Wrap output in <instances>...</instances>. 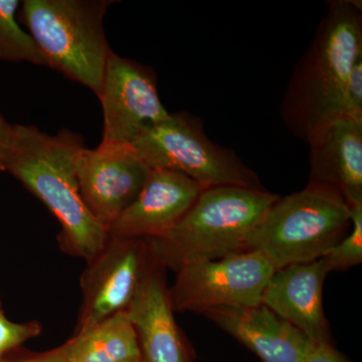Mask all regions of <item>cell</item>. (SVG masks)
Returning <instances> with one entry per match:
<instances>
[{"label": "cell", "instance_id": "obj_1", "mask_svg": "<svg viewBox=\"0 0 362 362\" xmlns=\"http://www.w3.org/2000/svg\"><path fill=\"white\" fill-rule=\"evenodd\" d=\"M298 62L280 106L293 135L308 144L331 122L346 115L352 68L362 57L361 2L335 0Z\"/></svg>", "mask_w": 362, "mask_h": 362}, {"label": "cell", "instance_id": "obj_2", "mask_svg": "<svg viewBox=\"0 0 362 362\" xmlns=\"http://www.w3.org/2000/svg\"><path fill=\"white\" fill-rule=\"evenodd\" d=\"M83 147V138L70 130L49 135L35 126L13 125L6 171L61 223L58 242L62 251L88 262L103 249L109 235L81 195L76 159Z\"/></svg>", "mask_w": 362, "mask_h": 362}, {"label": "cell", "instance_id": "obj_3", "mask_svg": "<svg viewBox=\"0 0 362 362\" xmlns=\"http://www.w3.org/2000/svg\"><path fill=\"white\" fill-rule=\"evenodd\" d=\"M279 197L266 189L235 185L202 190L166 237L147 240L152 258L177 272L189 264L245 252L250 233Z\"/></svg>", "mask_w": 362, "mask_h": 362}, {"label": "cell", "instance_id": "obj_4", "mask_svg": "<svg viewBox=\"0 0 362 362\" xmlns=\"http://www.w3.org/2000/svg\"><path fill=\"white\" fill-rule=\"evenodd\" d=\"M351 226V207L327 187L309 183L279 197L252 230L245 251L258 252L276 270L325 257Z\"/></svg>", "mask_w": 362, "mask_h": 362}, {"label": "cell", "instance_id": "obj_5", "mask_svg": "<svg viewBox=\"0 0 362 362\" xmlns=\"http://www.w3.org/2000/svg\"><path fill=\"white\" fill-rule=\"evenodd\" d=\"M109 0H25L21 20L45 66L80 83L99 97L111 49L103 21Z\"/></svg>", "mask_w": 362, "mask_h": 362}, {"label": "cell", "instance_id": "obj_6", "mask_svg": "<svg viewBox=\"0 0 362 362\" xmlns=\"http://www.w3.org/2000/svg\"><path fill=\"white\" fill-rule=\"evenodd\" d=\"M131 145L150 168L181 173L204 190L225 185L265 189L256 173L233 150L211 141L199 119L189 114H170L146 126Z\"/></svg>", "mask_w": 362, "mask_h": 362}, {"label": "cell", "instance_id": "obj_7", "mask_svg": "<svg viewBox=\"0 0 362 362\" xmlns=\"http://www.w3.org/2000/svg\"><path fill=\"white\" fill-rule=\"evenodd\" d=\"M275 269L255 251L197 262L176 272L168 288L173 311L197 312L247 308L262 304V296Z\"/></svg>", "mask_w": 362, "mask_h": 362}, {"label": "cell", "instance_id": "obj_8", "mask_svg": "<svg viewBox=\"0 0 362 362\" xmlns=\"http://www.w3.org/2000/svg\"><path fill=\"white\" fill-rule=\"evenodd\" d=\"M151 262L148 240L109 237L81 278L83 301L75 332L125 311Z\"/></svg>", "mask_w": 362, "mask_h": 362}, {"label": "cell", "instance_id": "obj_9", "mask_svg": "<svg viewBox=\"0 0 362 362\" xmlns=\"http://www.w3.org/2000/svg\"><path fill=\"white\" fill-rule=\"evenodd\" d=\"M150 170L126 143L102 141L95 149L83 147L76 159L83 201L107 230L141 192Z\"/></svg>", "mask_w": 362, "mask_h": 362}, {"label": "cell", "instance_id": "obj_10", "mask_svg": "<svg viewBox=\"0 0 362 362\" xmlns=\"http://www.w3.org/2000/svg\"><path fill=\"white\" fill-rule=\"evenodd\" d=\"M99 99L104 112L102 141L132 144L143 128L170 116L159 98L154 71L113 52L105 66Z\"/></svg>", "mask_w": 362, "mask_h": 362}, {"label": "cell", "instance_id": "obj_11", "mask_svg": "<svg viewBox=\"0 0 362 362\" xmlns=\"http://www.w3.org/2000/svg\"><path fill=\"white\" fill-rule=\"evenodd\" d=\"M204 188L187 176L153 168L141 192L108 228L109 237L156 240L166 237Z\"/></svg>", "mask_w": 362, "mask_h": 362}, {"label": "cell", "instance_id": "obj_12", "mask_svg": "<svg viewBox=\"0 0 362 362\" xmlns=\"http://www.w3.org/2000/svg\"><path fill=\"white\" fill-rule=\"evenodd\" d=\"M164 270L152 258L125 312L134 328L142 362H194L192 349L175 321Z\"/></svg>", "mask_w": 362, "mask_h": 362}, {"label": "cell", "instance_id": "obj_13", "mask_svg": "<svg viewBox=\"0 0 362 362\" xmlns=\"http://www.w3.org/2000/svg\"><path fill=\"white\" fill-rule=\"evenodd\" d=\"M329 272L325 257L279 269L267 284L261 303L316 344L330 343L322 304L324 281Z\"/></svg>", "mask_w": 362, "mask_h": 362}, {"label": "cell", "instance_id": "obj_14", "mask_svg": "<svg viewBox=\"0 0 362 362\" xmlns=\"http://www.w3.org/2000/svg\"><path fill=\"white\" fill-rule=\"evenodd\" d=\"M308 145L309 183L335 190L350 206L362 204V119L340 117Z\"/></svg>", "mask_w": 362, "mask_h": 362}, {"label": "cell", "instance_id": "obj_15", "mask_svg": "<svg viewBox=\"0 0 362 362\" xmlns=\"http://www.w3.org/2000/svg\"><path fill=\"white\" fill-rule=\"evenodd\" d=\"M204 315L263 362H302L316 344L263 304L214 309Z\"/></svg>", "mask_w": 362, "mask_h": 362}, {"label": "cell", "instance_id": "obj_16", "mask_svg": "<svg viewBox=\"0 0 362 362\" xmlns=\"http://www.w3.org/2000/svg\"><path fill=\"white\" fill-rule=\"evenodd\" d=\"M63 345L68 362L141 359L134 328L125 311L75 332Z\"/></svg>", "mask_w": 362, "mask_h": 362}, {"label": "cell", "instance_id": "obj_17", "mask_svg": "<svg viewBox=\"0 0 362 362\" xmlns=\"http://www.w3.org/2000/svg\"><path fill=\"white\" fill-rule=\"evenodd\" d=\"M18 0H0V61L45 66L39 47L16 21Z\"/></svg>", "mask_w": 362, "mask_h": 362}, {"label": "cell", "instance_id": "obj_18", "mask_svg": "<svg viewBox=\"0 0 362 362\" xmlns=\"http://www.w3.org/2000/svg\"><path fill=\"white\" fill-rule=\"evenodd\" d=\"M351 207V232L328 252L331 271H344L362 262V204Z\"/></svg>", "mask_w": 362, "mask_h": 362}, {"label": "cell", "instance_id": "obj_19", "mask_svg": "<svg viewBox=\"0 0 362 362\" xmlns=\"http://www.w3.org/2000/svg\"><path fill=\"white\" fill-rule=\"evenodd\" d=\"M42 325L37 321L16 323L9 320L0 299V357L21 349L28 340L39 337Z\"/></svg>", "mask_w": 362, "mask_h": 362}, {"label": "cell", "instance_id": "obj_20", "mask_svg": "<svg viewBox=\"0 0 362 362\" xmlns=\"http://www.w3.org/2000/svg\"><path fill=\"white\" fill-rule=\"evenodd\" d=\"M346 115L362 119V57L354 64L347 84Z\"/></svg>", "mask_w": 362, "mask_h": 362}, {"label": "cell", "instance_id": "obj_21", "mask_svg": "<svg viewBox=\"0 0 362 362\" xmlns=\"http://www.w3.org/2000/svg\"><path fill=\"white\" fill-rule=\"evenodd\" d=\"M0 362H68L64 345L45 352L23 351L21 349L13 350L0 357Z\"/></svg>", "mask_w": 362, "mask_h": 362}, {"label": "cell", "instance_id": "obj_22", "mask_svg": "<svg viewBox=\"0 0 362 362\" xmlns=\"http://www.w3.org/2000/svg\"><path fill=\"white\" fill-rule=\"evenodd\" d=\"M13 141V125L0 114V173H6Z\"/></svg>", "mask_w": 362, "mask_h": 362}, {"label": "cell", "instance_id": "obj_23", "mask_svg": "<svg viewBox=\"0 0 362 362\" xmlns=\"http://www.w3.org/2000/svg\"><path fill=\"white\" fill-rule=\"evenodd\" d=\"M302 362H349L334 349L331 343H318L314 345Z\"/></svg>", "mask_w": 362, "mask_h": 362}, {"label": "cell", "instance_id": "obj_24", "mask_svg": "<svg viewBox=\"0 0 362 362\" xmlns=\"http://www.w3.org/2000/svg\"><path fill=\"white\" fill-rule=\"evenodd\" d=\"M124 362H142L141 359H132V361H127Z\"/></svg>", "mask_w": 362, "mask_h": 362}]
</instances>
